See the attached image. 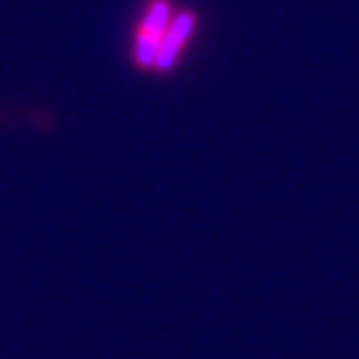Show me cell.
I'll list each match as a JSON object with an SVG mask.
<instances>
[{
    "mask_svg": "<svg viewBox=\"0 0 359 359\" xmlns=\"http://www.w3.org/2000/svg\"><path fill=\"white\" fill-rule=\"evenodd\" d=\"M170 19H173L170 0H149L133 35V63L140 70H154L156 52L170 26Z\"/></svg>",
    "mask_w": 359,
    "mask_h": 359,
    "instance_id": "cell-1",
    "label": "cell"
},
{
    "mask_svg": "<svg viewBox=\"0 0 359 359\" xmlns=\"http://www.w3.org/2000/svg\"><path fill=\"white\" fill-rule=\"evenodd\" d=\"M196 14L189 12V10H180L173 14L170 19V26L166 35L161 40V47L156 52V59H154V70L156 73H168V70L175 68V63L180 59V54L184 52L187 42L191 40L194 31H196Z\"/></svg>",
    "mask_w": 359,
    "mask_h": 359,
    "instance_id": "cell-2",
    "label": "cell"
}]
</instances>
